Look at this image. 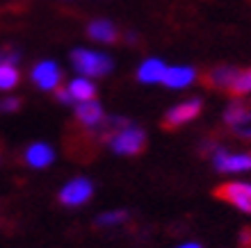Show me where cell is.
<instances>
[{
	"label": "cell",
	"instance_id": "6da1fadb",
	"mask_svg": "<svg viewBox=\"0 0 251 248\" xmlns=\"http://www.w3.org/2000/svg\"><path fill=\"white\" fill-rule=\"evenodd\" d=\"M107 146H110L117 155L135 157L146 148V132L142 130V128H137V125L128 123L107 141Z\"/></svg>",
	"mask_w": 251,
	"mask_h": 248
},
{
	"label": "cell",
	"instance_id": "7a4b0ae2",
	"mask_svg": "<svg viewBox=\"0 0 251 248\" xmlns=\"http://www.w3.org/2000/svg\"><path fill=\"white\" fill-rule=\"evenodd\" d=\"M71 62L75 66L78 73H85V75H92V78H100V75H107L112 71V59L103 55V52H94V50H85V48H75L71 52Z\"/></svg>",
	"mask_w": 251,
	"mask_h": 248
},
{
	"label": "cell",
	"instance_id": "3957f363",
	"mask_svg": "<svg viewBox=\"0 0 251 248\" xmlns=\"http://www.w3.org/2000/svg\"><path fill=\"white\" fill-rule=\"evenodd\" d=\"M215 196L219 201L228 203L231 207H235L242 214H251V182H242V180L224 182L215 189Z\"/></svg>",
	"mask_w": 251,
	"mask_h": 248
},
{
	"label": "cell",
	"instance_id": "277c9868",
	"mask_svg": "<svg viewBox=\"0 0 251 248\" xmlns=\"http://www.w3.org/2000/svg\"><path fill=\"white\" fill-rule=\"evenodd\" d=\"M94 196V182L89 178H73L64 184L57 194V201L64 205V207H82L92 201Z\"/></svg>",
	"mask_w": 251,
	"mask_h": 248
},
{
	"label": "cell",
	"instance_id": "5b68a950",
	"mask_svg": "<svg viewBox=\"0 0 251 248\" xmlns=\"http://www.w3.org/2000/svg\"><path fill=\"white\" fill-rule=\"evenodd\" d=\"M201 110H203V103L199 98H190L185 100V103H178L174 105L172 110L165 114V118H162V128L165 130H178V128H183V125L192 123L194 118L201 114Z\"/></svg>",
	"mask_w": 251,
	"mask_h": 248
},
{
	"label": "cell",
	"instance_id": "8992f818",
	"mask_svg": "<svg viewBox=\"0 0 251 248\" xmlns=\"http://www.w3.org/2000/svg\"><path fill=\"white\" fill-rule=\"evenodd\" d=\"M210 157L219 173H245V171H251V153H231L224 146H217V150Z\"/></svg>",
	"mask_w": 251,
	"mask_h": 248
},
{
	"label": "cell",
	"instance_id": "52a82bcc",
	"mask_svg": "<svg viewBox=\"0 0 251 248\" xmlns=\"http://www.w3.org/2000/svg\"><path fill=\"white\" fill-rule=\"evenodd\" d=\"M238 73L240 68H235V66H215V68H208L205 73H201V85L208 87V89L228 91L235 78H238Z\"/></svg>",
	"mask_w": 251,
	"mask_h": 248
},
{
	"label": "cell",
	"instance_id": "ba28073f",
	"mask_svg": "<svg viewBox=\"0 0 251 248\" xmlns=\"http://www.w3.org/2000/svg\"><path fill=\"white\" fill-rule=\"evenodd\" d=\"M32 82L44 91H55L62 85V68L55 62H41L34 66Z\"/></svg>",
	"mask_w": 251,
	"mask_h": 248
},
{
	"label": "cell",
	"instance_id": "9c48e42d",
	"mask_svg": "<svg viewBox=\"0 0 251 248\" xmlns=\"http://www.w3.org/2000/svg\"><path fill=\"white\" fill-rule=\"evenodd\" d=\"M75 121H78L87 132H94L103 121H105V114H103L100 103H96V100L78 103L75 105Z\"/></svg>",
	"mask_w": 251,
	"mask_h": 248
},
{
	"label": "cell",
	"instance_id": "30bf717a",
	"mask_svg": "<svg viewBox=\"0 0 251 248\" xmlns=\"http://www.w3.org/2000/svg\"><path fill=\"white\" fill-rule=\"evenodd\" d=\"M23 159L32 169H46V166H50L55 162V150L48 144H44V141H34V144H30L25 148Z\"/></svg>",
	"mask_w": 251,
	"mask_h": 248
},
{
	"label": "cell",
	"instance_id": "8fae6325",
	"mask_svg": "<svg viewBox=\"0 0 251 248\" xmlns=\"http://www.w3.org/2000/svg\"><path fill=\"white\" fill-rule=\"evenodd\" d=\"M194 78H197L194 68H190V66H174V68H167L165 71L162 85L169 87V89H183V87L192 85Z\"/></svg>",
	"mask_w": 251,
	"mask_h": 248
},
{
	"label": "cell",
	"instance_id": "7c38bea8",
	"mask_svg": "<svg viewBox=\"0 0 251 248\" xmlns=\"http://www.w3.org/2000/svg\"><path fill=\"white\" fill-rule=\"evenodd\" d=\"M87 32H89L92 39L103 41V44H117V41H119V30H117V25L105 19H99V21H94V23H89Z\"/></svg>",
	"mask_w": 251,
	"mask_h": 248
},
{
	"label": "cell",
	"instance_id": "4fadbf2b",
	"mask_svg": "<svg viewBox=\"0 0 251 248\" xmlns=\"http://www.w3.org/2000/svg\"><path fill=\"white\" fill-rule=\"evenodd\" d=\"M165 71H167L165 62H160V59L151 57V59H146L144 64L139 66L137 78L142 80V82H146V85H153V82H162V78H165Z\"/></svg>",
	"mask_w": 251,
	"mask_h": 248
},
{
	"label": "cell",
	"instance_id": "5bb4252c",
	"mask_svg": "<svg viewBox=\"0 0 251 248\" xmlns=\"http://www.w3.org/2000/svg\"><path fill=\"white\" fill-rule=\"evenodd\" d=\"M69 91H71V96H73V100H78V103H87V100H94L96 98V85L94 82H89V80H85V78H75L69 85Z\"/></svg>",
	"mask_w": 251,
	"mask_h": 248
},
{
	"label": "cell",
	"instance_id": "9a60e30c",
	"mask_svg": "<svg viewBox=\"0 0 251 248\" xmlns=\"http://www.w3.org/2000/svg\"><path fill=\"white\" fill-rule=\"evenodd\" d=\"M130 221V212L128 209H110L96 216V225L99 228H119L124 223Z\"/></svg>",
	"mask_w": 251,
	"mask_h": 248
},
{
	"label": "cell",
	"instance_id": "2e32d148",
	"mask_svg": "<svg viewBox=\"0 0 251 248\" xmlns=\"http://www.w3.org/2000/svg\"><path fill=\"white\" fill-rule=\"evenodd\" d=\"M228 130H231L235 137L245 139V141H251V105H247V110L228 125Z\"/></svg>",
	"mask_w": 251,
	"mask_h": 248
},
{
	"label": "cell",
	"instance_id": "e0dca14e",
	"mask_svg": "<svg viewBox=\"0 0 251 248\" xmlns=\"http://www.w3.org/2000/svg\"><path fill=\"white\" fill-rule=\"evenodd\" d=\"M19 68L12 62H0V91H9L19 85Z\"/></svg>",
	"mask_w": 251,
	"mask_h": 248
},
{
	"label": "cell",
	"instance_id": "ac0fdd59",
	"mask_svg": "<svg viewBox=\"0 0 251 248\" xmlns=\"http://www.w3.org/2000/svg\"><path fill=\"white\" fill-rule=\"evenodd\" d=\"M226 93H231V96H235V98H240V96H247V93H251V66L249 68H245V71L238 73V78H235V82L231 85V89Z\"/></svg>",
	"mask_w": 251,
	"mask_h": 248
},
{
	"label": "cell",
	"instance_id": "d6986e66",
	"mask_svg": "<svg viewBox=\"0 0 251 248\" xmlns=\"http://www.w3.org/2000/svg\"><path fill=\"white\" fill-rule=\"evenodd\" d=\"M21 105H23L21 98H5L0 100V112H16L21 110Z\"/></svg>",
	"mask_w": 251,
	"mask_h": 248
},
{
	"label": "cell",
	"instance_id": "ffe728a7",
	"mask_svg": "<svg viewBox=\"0 0 251 248\" xmlns=\"http://www.w3.org/2000/svg\"><path fill=\"white\" fill-rule=\"evenodd\" d=\"M55 96H57V100L60 103H64V105H71L73 103V96H71V91H69V87H57L55 89Z\"/></svg>",
	"mask_w": 251,
	"mask_h": 248
},
{
	"label": "cell",
	"instance_id": "44dd1931",
	"mask_svg": "<svg viewBox=\"0 0 251 248\" xmlns=\"http://www.w3.org/2000/svg\"><path fill=\"white\" fill-rule=\"evenodd\" d=\"M240 248H251V230H242V235H240Z\"/></svg>",
	"mask_w": 251,
	"mask_h": 248
},
{
	"label": "cell",
	"instance_id": "7402d4cb",
	"mask_svg": "<svg viewBox=\"0 0 251 248\" xmlns=\"http://www.w3.org/2000/svg\"><path fill=\"white\" fill-rule=\"evenodd\" d=\"M174 248H205V246H201L199 242H183V244H178V246H174Z\"/></svg>",
	"mask_w": 251,
	"mask_h": 248
},
{
	"label": "cell",
	"instance_id": "603a6c76",
	"mask_svg": "<svg viewBox=\"0 0 251 248\" xmlns=\"http://www.w3.org/2000/svg\"><path fill=\"white\" fill-rule=\"evenodd\" d=\"M16 59H19V55H14V52H9V55H0V62H16Z\"/></svg>",
	"mask_w": 251,
	"mask_h": 248
}]
</instances>
